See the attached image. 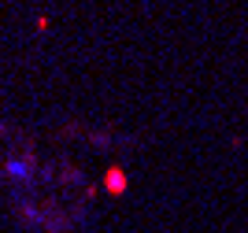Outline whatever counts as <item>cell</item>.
<instances>
[{
  "instance_id": "6da1fadb",
  "label": "cell",
  "mask_w": 248,
  "mask_h": 233,
  "mask_svg": "<svg viewBox=\"0 0 248 233\" xmlns=\"http://www.w3.org/2000/svg\"><path fill=\"white\" fill-rule=\"evenodd\" d=\"M104 189L111 196H123L126 189H130V178H126L123 167H108V171H104Z\"/></svg>"
}]
</instances>
